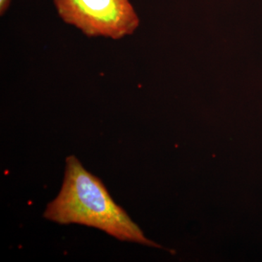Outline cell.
Segmentation results:
<instances>
[{
  "label": "cell",
  "mask_w": 262,
  "mask_h": 262,
  "mask_svg": "<svg viewBox=\"0 0 262 262\" xmlns=\"http://www.w3.org/2000/svg\"><path fill=\"white\" fill-rule=\"evenodd\" d=\"M44 217L59 225L88 226L120 241L160 248L146 238L139 226L114 201L103 182L74 155L66 160L61 190L48 205Z\"/></svg>",
  "instance_id": "1"
},
{
  "label": "cell",
  "mask_w": 262,
  "mask_h": 262,
  "mask_svg": "<svg viewBox=\"0 0 262 262\" xmlns=\"http://www.w3.org/2000/svg\"><path fill=\"white\" fill-rule=\"evenodd\" d=\"M60 18L89 37L120 39L139 20L130 0H53Z\"/></svg>",
  "instance_id": "2"
},
{
  "label": "cell",
  "mask_w": 262,
  "mask_h": 262,
  "mask_svg": "<svg viewBox=\"0 0 262 262\" xmlns=\"http://www.w3.org/2000/svg\"><path fill=\"white\" fill-rule=\"evenodd\" d=\"M11 0H0V14L4 15L9 8Z\"/></svg>",
  "instance_id": "3"
}]
</instances>
